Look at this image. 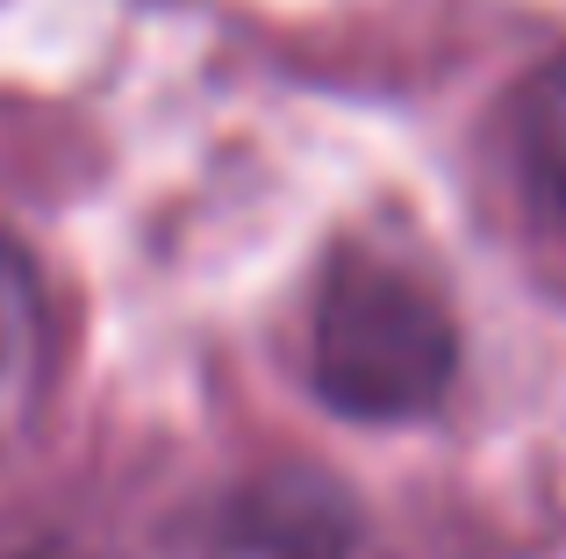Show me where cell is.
<instances>
[{"mask_svg": "<svg viewBox=\"0 0 566 559\" xmlns=\"http://www.w3.org/2000/svg\"><path fill=\"white\" fill-rule=\"evenodd\" d=\"M308 373L337 416L409 423L438 409L459 373L452 308L395 259L345 252L316 294Z\"/></svg>", "mask_w": 566, "mask_h": 559, "instance_id": "6da1fadb", "label": "cell"}, {"mask_svg": "<svg viewBox=\"0 0 566 559\" xmlns=\"http://www.w3.org/2000/svg\"><path fill=\"white\" fill-rule=\"evenodd\" d=\"M510 137H516V180H524L531 209L566 230V57L516 94Z\"/></svg>", "mask_w": 566, "mask_h": 559, "instance_id": "3957f363", "label": "cell"}, {"mask_svg": "<svg viewBox=\"0 0 566 559\" xmlns=\"http://www.w3.org/2000/svg\"><path fill=\"white\" fill-rule=\"evenodd\" d=\"M208 559H387L359 495L323 474H265L222 509Z\"/></svg>", "mask_w": 566, "mask_h": 559, "instance_id": "7a4b0ae2", "label": "cell"}, {"mask_svg": "<svg viewBox=\"0 0 566 559\" xmlns=\"http://www.w3.org/2000/svg\"><path fill=\"white\" fill-rule=\"evenodd\" d=\"M36 345H43V294H36V273H29L22 244L0 230V409L22 394L29 366H36Z\"/></svg>", "mask_w": 566, "mask_h": 559, "instance_id": "277c9868", "label": "cell"}]
</instances>
